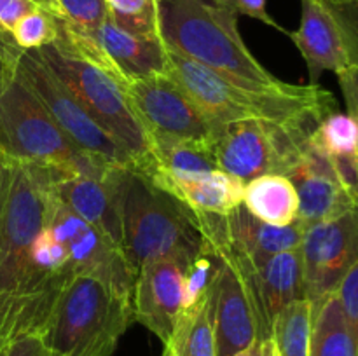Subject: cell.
<instances>
[{
    "label": "cell",
    "mask_w": 358,
    "mask_h": 356,
    "mask_svg": "<svg viewBox=\"0 0 358 356\" xmlns=\"http://www.w3.org/2000/svg\"><path fill=\"white\" fill-rule=\"evenodd\" d=\"M35 51L76 94L94 121L128 150L135 161L136 171L149 177L154 166L149 133L133 110L121 84L103 70L56 47L55 44Z\"/></svg>",
    "instance_id": "obj_7"
},
{
    "label": "cell",
    "mask_w": 358,
    "mask_h": 356,
    "mask_svg": "<svg viewBox=\"0 0 358 356\" xmlns=\"http://www.w3.org/2000/svg\"><path fill=\"white\" fill-rule=\"evenodd\" d=\"M166 73L219 126L245 119L290 121L336 112L334 96L320 84H285L282 89L273 91L250 89L168 47Z\"/></svg>",
    "instance_id": "obj_2"
},
{
    "label": "cell",
    "mask_w": 358,
    "mask_h": 356,
    "mask_svg": "<svg viewBox=\"0 0 358 356\" xmlns=\"http://www.w3.org/2000/svg\"><path fill=\"white\" fill-rule=\"evenodd\" d=\"M313 306L308 299L287 304L273 321L271 337L280 356H310Z\"/></svg>",
    "instance_id": "obj_26"
},
{
    "label": "cell",
    "mask_w": 358,
    "mask_h": 356,
    "mask_svg": "<svg viewBox=\"0 0 358 356\" xmlns=\"http://www.w3.org/2000/svg\"><path fill=\"white\" fill-rule=\"evenodd\" d=\"M213 2H215V6L224 7V9H227L229 13H233L234 16H238V14H243V16L254 17V20L262 21L264 24H268V27H271V28H276V30L282 31V34H285V35H287V31H289L287 28H283L282 24H280L278 21L271 16V14L268 13L266 0H213Z\"/></svg>",
    "instance_id": "obj_34"
},
{
    "label": "cell",
    "mask_w": 358,
    "mask_h": 356,
    "mask_svg": "<svg viewBox=\"0 0 358 356\" xmlns=\"http://www.w3.org/2000/svg\"><path fill=\"white\" fill-rule=\"evenodd\" d=\"M131 321V297L100 278L72 274L56 300L44 342L52 356H112Z\"/></svg>",
    "instance_id": "obj_5"
},
{
    "label": "cell",
    "mask_w": 358,
    "mask_h": 356,
    "mask_svg": "<svg viewBox=\"0 0 358 356\" xmlns=\"http://www.w3.org/2000/svg\"><path fill=\"white\" fill-rule=\"evenodd\" d=\"M324 2L341 28L352 63L358 66V0H324Z\"/></svg>",
    "instance_id": "obj_31"
},
{
    "label": "cell",
    "mask_w": 358,
    "mask_h": 356,
    "mask_svg": "<svg viewBox=\"0 0 358 356\" xmlns=\"http://www.w3.org/2000/svg\"><path fill=\"white\" fill-rule=\"evenodd\" d=\"M338 79L343 96H345L348 114L355 119L358 124V66L353 65L346 72L339 73Z\"/></svg>",
    "instance_id": "obj_37"
},
{
    "label": "cell",
    "mask_w": 358,
    "mask_h": 356,
    "mask_svg": "<svg viewBox=\"0 0 358 356\" xmlns=\"http://www.w3.org/2000/svg\"><path fill=\"white\" fill-rule=\"evenodd\" d=\"M17 72L73 145L110 166L136 170L128 150L94 121L35 49L21 52Z\"/></svg>",
    "instance_id": "obj_8"
},
{
    "label": "cell",
    "mask_w": 358,
    "mask_h": 356,
    "mask_svg": "<svg viewBox=\"0 0 358 356\" xmlns=\"http://www.w3.org/2000/svg\"><path fill=\"white\" fill-rule=\"evenodd\" d=\"M121 220L122 253L135 274L161 258L192 262L203 250L191 209L136 170L122 171Z\"/></svg>",
    "instance_id": "obj_3"
},
{
    "label": "cell",
    "mask_w": 358,
    "mask_h": 356,
    "mask_svg": "<svg viewBox=\"0 0 358 356\" xmlns=\"http://www.w3.org/2000/svg\"><path fill=\"white\" fill-rule=\"evenodd\" d=\"M0 154L63 175H103L110 164L73 145L20 72L0 86Z\"/></svg>",
    "instance_id": "obj_4"
},
{
    "label": "cell",
    "mask_w": 358,
    "mask_h": 356,
    "mask_svg": "<svg viewBox=\"0 0 358 356\" xmlns=\"http://www.w3.org/2000/svg\"><path fill=\"white\" fill-rule=\"evenodd\" d=\"M154 173L185 177L219 170L215 157V143L201 140H150Z\"/></svg>",
    "instance_id": "obj_23"
},
{
    "label": "cell",
    "mask_w": 358,
    "mask_h": 356,
    "mask_svg": "<svg viewBox=\"0 0 358 356\" xmlns=\"http://www.w3.org/2000/svg\"><path fill=\"white\" fill-rule=\"evenodd\" d=\"M126 168L103 175H63L48 171V188L70 212L93 223L122 250L121 178Z\"/></svg>",
    "instance_id": "obj_16"
},
{
    "label": "cell",
    "mask_w": 358,
    "mask_h": 356,
    "mask_svg": "<svg viewBox=\"0 0 358 356\" xmlns=\"http://www.w3.org/2000/svg\"><path fill=\"white\" fill-rule=\"evenodd\" d=\"M287 177L294 184L299 198L296 222H299L304 229L332 218L357 205L339 180L329 157L313 142V138Z\"/></svg>",
    "instance_id": "obj_18"
},
{
    "label": "cell",
    "mask_w": 358,
    "mask_h": 356,
    "mask_svg": "<svg viewBox=\"0 0 358 356\" xmlns=\"http://www.w3.org/2000/svg\"><path fill=\"white\" fill-rule=\"evenodd\" d=\"M149 178L161 191L168 192L194 212L227 215L243 205L245 184L222 170L185 177L154 173Z\"/></svg>",
    "instance_id": "obj_20"
},
{
    "label": "cell",
    "mask_w": 358,
    "mask_h": 356,
    "mask_svg": "<svg viewBox=\"0 0 358 356\" xmlns=\"http://www.w3.org/2000/svg\"><path fill=\"white\" fill-rule=\"evenodd\" d=\"M37 9H49L56 13L52 0H0V27L10 34L21 17Z\"/></svg>",
    "instance_id": "obj_33"
},
{
    "label": "cell",
    "mask_w": 358,
    "mask_h": 356,
    "mask_svg": "<svg viewBox=\"0 0 358 356\" xmlns=\"http://www.w3.org/2000/svg\"><path fill=\"white\" fill-rule=\"evenodd\" d=\"M325 117L310 114L290 121L245 119L220 126L217 166L243 184L269 173L287 177Z\"/></svg>",
    "instance_id": "obj_6"
},
{
    "label": "cell",
    "mask_w": 358,
    "mask_h": 356,
    "mask_svg": "<svg viewBox=\"0 0 358 356\" xmlns=\"http://www.w3.org/2000/svg\"><path fill=\"white\" fill-rule=\"evenodd\" d=\"M163 356H178V355H175V353H171V351H168V349H164Z\"/></svg>",
    "instance_id": "obj_40"
},
{
    "label": "cell",
    "mask_w": 358,
    "mask_h": 356,
    "mask_svg": "<svg viewBox=\"0 0 358 356\" xmlns=\"http://www.w3.org/2000/svg\"><path fill=\"white\" fill-rule=\"evenodd\" d=\"M313 306L310 356H355L338 293L332 292Z\"/></svg>",
    "instance_id": "obj_24"
},
{
    "label": "cell",
    "mask_w": 358,
    "mask_h": 356,
    "mask_svg": "<svg viewBox=\"0 0 358 356\" xmlns=\"http://www.w3.org/2000/svg\"><path fill=\"white\" fill-rule=\"evenodd\" d=\"M217 257L227 258L240 272L254 309L259 339L271 337L273 321L287 304L297 299H306L299 248L280 251L261 260H250L231 253Z\"/></svg>",
    "instance_id": "obj_14"
},
{
    "label": "cell",
    "mask_w": 358,
    "mask_h": 356,
    "mask_svg": "<svg viewBox=\"0 0 358 356\" xmlns=\"http://www.w3.org/2000/svg\"><path fill=\"white\" fill-rule=\"evenodd\" d=\"M287 37L306 61L311 84H318L324 72L339 75L353 66L341 28L324 0H301L299 28Z\"/></svg>",
    "instance_id": "obj_19"
},
{
    "label": "cell",
    "mask_w": 358,
    "mask_h": 356,
    "mask_svg": "<svg viewBox=\"0 0 358 356\" xmlns=\"http://www.w3.org/2000/svg\"><path fill=\"white\" fill-rule=\"evenodd\" d=\"M164 349L178 356H217L208 290L194 306L182 313L173 337Z\"/></svg>",
    "instance_id": "obj_25"
},
{
    "label": "cell",
    "mask_w": 358,
    "mask_h": 356,
    "mask_svg": "<svg viewBox=\"0 0 358 356\" xmlns=\"http://www.w3.org/2000/svg\"><path fill=\"white\" fill-rule=\"evenodd\" d=\"M341 302V309L345 313L346 325L355 346V356H358V264L350 269L348 274L343 278L336 290Z\"/></svg>",
    "instance_id": "obj_32"
},
{
    "label": "cell",
    "mask_w": 358,
    "mask_h": 356,
    "mask_svg": "<svg viewBox=\"0 0 358 356\" xmlns=\"http://www.w3.org/2000/svg\"><path fill=\"white\" fill-rule=\"evenodd\" d=\"M149 138L215 143V124L168 73L131 79L122 86Z\"/></svg>",
    "instance_id": "obj_11"
},
{
    "label": "cell",
    "mask_w": 358,
    "mask_h": 356,
    "mask_svg": "<svg viewBox=\"0 0 358 356\" xmlns=\"http://www.w3.org/2000/svg\"><path fill=\"white\" fill-rule=\"evenodd\" d=\"M243 206L255 218L285 227L296 222L299 198L289 177L269 173L245 184Z\"/></svg>",
    "instance_id": "obj_22"
},
{
    "label": "cell",
    "mask_w": 358,
    "mask_h": 356,
    "mask_svg": "<svg viewBox=\"0 0 358 356\" xmlns=\"http://www.w3.org/2000/svg\"><path fill=\"white\" fill-rule=\"evenodd\" d=\"M7 184H9V161L0 154V222H2L3 201L7 194Z\"/></svg>",
    "instance_id": "obj_39"
},
{
    "label": "cell",
    "mask_w": 358,
    "mask_h": 356,
    "mask_svg": "<svg viewBox=\"0 0 358 356\" xmlns=\"http://www.w3.org/2000/svg\"><path fill=\"white\" fill-rule=\"evenodd\" d=\"M56 14L70 27L94 30L107 20L103 0H52Z\"/></svg>",
    "instance_id": "obj_30"
},
{
    "label": "cell",
    "mask_w": 358,
    "mask_h": 356,
    "mask_svg": "<svg viewBox=\"0 0 358 356\" xmlns=\"http://www.w3.org/2000/svg\"><path fill=\"white\" fill-rule=\"evenodd\" d=\"M217 356H236L257 341L254 309L240 272L227 258L217 257L208 288Z\"/></svg>",
    "instance_id": "obj_17"
},
{
    "label": "cell",
    "mask_w": 358,
    "mask_h": 356,
    "mask_svg": "<svg viewBox=\"0 0 358 356\" xmlns=\"http://www.w3.org/2000/svg\"><path fill=\"white\" fill-rule=\"evenodd\" d=\"M23 49L14 42L13 35L0 27V86L14 75Z\"/></svg>",
    "instance_id": "obj_35"
},
{
    "label": "cell",
    "mask_w": 358,
    "mask_h": 356,
    "mask_svg": "<svg viewBox=\"0 0 358 356\" xmlns=\"http://www.w3.org/2000/svg\"><path fill=\"white\" fill-rule=\"evenodd\" d=\"M236 356H280L278 349H276L275 341L273 337L269 339H257L255 342H252L247 349L238 353Z\"/></svg>",
    "instance_id": "obj_38"
},
{
    "label": "cell",
    "mask_w": 358,
    "mask_h": 356,
    "mask_svg": "<svg viewBox=\"0 0 358 356\" xmlns=\"http://www.w3.org/2000/svg\"><path fill=\"white\" fill-rule=\"evenodd\" d=\"M311 138L324 150L341 184L358 205V124L355 119L350 114L332 112L320 122Z\"/></svg>",
    "instance_id": "obj_21"
},
{
    "label": "cell",
    "mask_w": 358,
    "mask_h": 356,
    "mask_svg": "<svg viewBox=\"0 0 358 356\" xmlns=\"http://www.w3.org/2000/svg\"><path fill=\"white\" fill-rule=\"evenodd\" d=\"M52 44L103 70L121 86L138 77L166 73L163 40L135 37L112 23L108 16L94 30H79L58 17V38Z\"/></svg>",
    "instance_id": "obj_10"
},
{
    "label": "cell",
    "mask_w": 358,
    "mask_h": 356,
    "mask_svg": "<svg viewBox=\"0 0 358 356\" xmlns=\"http://www.w3.org/2000/svg\"><path fill=\"white\" fill-rule=\"evenodd\" d=\"M191 262L168 257L138 269L133 285V320L149 328L164 346L184 313L185 271Z\"/></svg>",
    "instance_id": "obj_15"
},
{
    "label": "cell",
    "mask_w": 358,
    "mask_h": 356,
    "mask_svg": "<svg viewBox=\"0 0 358 356\" xmlns=\"http://www.w3.org/2000/svg\"><path fill=\"white\" fill-rule=\"evenodd\" d=\"M45 191L48 170L9 161L0 222V293L16 288L27 272L31 243L44 227Z\"/></svg>",
    "instance_id": "obj_9"
},
{
    "label": "cell",
    "mask_w": 358,
    "mask_h": 356,
    "mask_svg": "<svg viewBox=\"0 0 358 356\" xmlns=\"http://www.w3.org/2000/svg\"><path fill=\"white\" fill-rule=\"evenodd\" d=\"M10 35L23 51L45 47L58 38V16L49 9L31 10L14 24Z\"/></svg>",
    "instance_id": "obj_28"
},
{
    "label": "cell",
    "mask_w": 358,
    "mask_h": 356,
    "mask_svg": "<svg viewBox=\"0 0 358 356\" xmlns=\"http://www.w3.org/2000/svg\"><path fill=\"white\" fill-rule=\"evenodd\" d=\"M299 250L304 297L315 304L336 292L358 264V205L306 227Z\"/></svg>",
    "instance_id": "obj_13"
},
{
    "label": "cell",
    "mask_w": 358,
    "mask_h": 356,
    "mask_svg": "<svg viewBox=\"0 0 358 356\" xmlns=\"http://www.w3.org/2000/svg\"><path fill=\"white\" fill-rule=\"evenodd\" d=\"M164 45L233 82L259 91L282 89L241 38L233 13L205 0H159Z\"/></svg>",
    "instance_id": "obj_1"
},
{
    "label": "cell",
    "mask_w": 358,
    "mask_h": 356,
    "mask_svg": "<svg viewBox=\"0 0 358 356\" xmlns=\"http://www.w3.org/2000/svg\"><path fill=\"white\" fill-rule=\"evenodd\" d=\"M103 3L108 20L121 30L145 40H163L159 0H103Z\"/></svg>",
    "instance_id": "obj_27"
},
{
    "label": "cell",
    "mask_w": 358,
    "mask_h": 356,
    "mask_svg": "<svg viewBox=\"0 0 358 356\" xmlns=\"http://www.w3.org/2000/svg\"><path fill=\"white\" fill-rule=\"evenodd\" d=\"M3 355H6V348L0 349V356H3Z\"/></svg>",
    "instance_id": "obj_41"
},
{
    "label": "cell",
    "mask_w": 358,
    "mask_h": 356,
    "mask_svg": "<svg viewBox=\"0 0 358 356\" xmlns=\"http://www.w3.org/2000/svg\"><path fill=\"white\" fill-rule=\"evenodd\" d=\"M44 227L55 234L69 251V267L73 274L100 278L122 295L133 297L135 272L121 248L98 227L70 212L45 191Z\"/></svg>",
    "instance_id": "obj_12"
},
{
    "label": "cell",
    "mask_w": 358,
    "mask_h": 356,
    "mask_svg": "<svg viewBox=\"0 0 358 356\" xmlns=\"http://www.w3.org/2000/svg\"><path fill=\"white\" fill-rule=\"evenodd\" d=\"M65 269H70L69 251L63 246L62 241L56 239L51 230L42 227V230L37 234L34 243H31L30 253H28L27 272L49 274V272H59L65 271Z\"/></svg>",
    "instance_id": "obj_29"
},
{
    "label": "cell",
    "mask_w": 358,
    "mask_h": 356,
    "mask_svg": "<svg viewBox=\"0 0 358 356\" xmlns=\"http://www.w3.org/2000/svg\"><path fill=\"white\" fill-rule=\"evenodd\" d=\"M3 356H52L44 342V335H24L9 342Z\"/></svg>",
    "instance_id": "obj_36"
}]
</instances>
